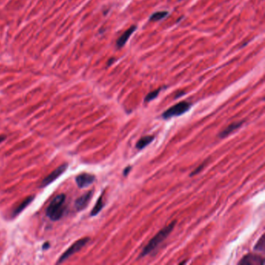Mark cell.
Here are the masks:
<instances>
[{
	"label": "cell",
	"mask_w": 265,
	"mask_h": 265,
	"mask_svg": "<svg viewBox=\"0 0 265 265\" xmlns=\"http://www.w3.org/2000/svg\"><path fill=\"white\" fill-rule=\"evenodd\" d=\"M167 15H168V12H166V11L156 12L151 16L150 20H152V21H158V20H162V19H163L164 17H167Z\"/></svg>",
	"instance_id": "5bb4252c"
},
{
	"label": "cell",
	"mask_w": 265,
	"mask_h": 265,
	"mask_svg": "<svg viewBox=\"0 0 265 265\" xmlns=\"http://www.w3.org/2000/svg\"><path fill=\"white\" fill-rule=\"evenodd\" d=\"M114 60H115V59H111V61H109V62H114ZM108 65H111V63H110V62H108Z\"/></svg>",
	"instance_id": "ffe728a7"
},
{
	"label": "cell",
	"mask_w": 265,
	"mask_h": 265,
	"mask_svg": "<svg viewBox=\"0 0 265 265\" xmlns=\"http://www.w3.org/2000/svg\"><path fill=\"white\" fill-rule=\"evenodd\" d=\"M160 90H161V89H156V90L150 92L149 93L148 95L145 97V102H149V101H151V100H153V99L156 98V97H157V96L159 95Z\"/></svg>",
	"instance_id": "2e32d148"
},
{
	"label": "cell",
	"mask_w": 265,
	"mask_h": 265,
	"mask_svg": "<svg viewBox=\"0 0 265 265\" xmlns=\"http://www.w3.org/2000/svg\"><path fill=\"white\" fill-rule=\"evenodd\" d=\"M264 261L262 257L253 253L246 255L239 262V265H264Z\"/></svg>",
	"instance_id": "8992f818"
},
{
	"label": "cell",
	"mask_w": 265,
	"mask_h": 265,
	"mask_svg": "<svg viewBox=\"0 0 265 265\" xmlns=\"http://www.w3.org/2000/svg\"><path fill=\"white\" fill-rule=\"evenodd\" d=\"M190 108H191V104L188 102L181 101L167 109L162 114V117L164 119H168L176 116H180L189 111Z\"/></svg>",
	"instance_id": "3957f363"
},
{
	"label": "cell",
	"mask_w": 265,
	"mask_h": 265,
	"mask_svg": "<svg viewBox=\"0 0 265 265\" xmlns=\"http://www.w3.org/2000/svg\"><path fill=\"white\" fill-rule=\"evenodd\" d=\"M131 170V166H128V167H127L125 169V170H124V176H127V175L128 174V173H129V172H130V170Z\"/></svg>",
	"instance_id": "ac0fdd59"
},
{
	"label": "cell",
	"mask_w": 265,
	"mask_h": 265,
	"mask_svg": "<svg viewBox=\"0 0 265 265\" xmlns=\"http://www.w3.org/2000/svg\"><path fill=\"white\" fill-rule=\"evenodd\" d=\"M6 137L5 135H0V143H1V142H2L3 141L6 139Z\"/></svg>",
	"instance_id": "d6986e66"
},
{
	"label": "cell",
	"mask_w": 265,
	"mask_h": 265,
	"mask_svg": "<svg viewBox=\"0 0 265 265\" xmlns=\"http://www.w3.org/2000/svg\"><path fill=\"white\" fill-rule=\"evenodd\" d=\"M65 195L59 194L51 200V203L47 208L46 214L52 221L59 220L62 217L65 211Z\"/></svg>",
	"instance_id": "7a4b0ae2"
},
{
	"label": "cell",
	"mask_w": 265,
	"mask_h": 265,
	"mask_svg": "<svg viewBox=\"0 0 265 265\" xmlns=\"http://www.w3.org/2000/svg\"><path fill=\"white\" fill-rule=\"evenodd\" d=\"M205 165V163L201 164V165H200V167H198L197 169H196V170H194V171H193V173H191V174H190V176L192 177V176H194V175H196V174H197V173H198L199 172H200L201 170L202 169L204 168Z\"/></svg>",
	"instance_id": "e0dca14e"
},
{
	"label": "cell",
	"mask_w": 265,
	"mask_h": 265,
	"mask_svg": "<svg viewBox=\"0 0 265 265\" xmlns=\"http://www.w3.org/2000/svg\"><path fill=\"white\" fill-rule=\"evenodd\" d=\"M67 168H68V164L67 163L62 164L60 167L56 168L54 171L51 172L48 176H47L42 180L41 183H40V187H44L48 186L50 183L54 182L56 179L59 178L61 175L65 173V171L67 170Z\"/></svg>",
	"instance_id": "5b68a950"
},
{
	"label": "cell",
	"mask_w": 265,
	"mask_h": 265,
	"mask_svg": "<svg viewBox=\"0 0 265 265\" xmlns=\"http://www.w3.org/2000/svg\"><path fill=\"white\" fill-rule=\"evenodd\" d=\"M176 223V221H173V222H170L168 225H167V226L164 227L163 229H162L153 239H151V240L149 242V244H147V245L144 247L143 250H142V253H141L140 254L141 258H143V257L149 254L155 249L157 248L159 244H162L164 241V239H167V236L170 235V233H171L172 230L174 228Z\"/></svg>",
	"instance_id": "6da1fadb"
},
{
	"label": "cell",
	"mask_w": 265,
	"mask_h": 265,
	"mask_svg": "<svg viewBox=\"0 0 265 265\" xmlns=\"http://www.w3.org/2000/svg\"><path fill=\"white\" fill-rule=\"evenodd\" d=\"M103 194H101V195L100 196V197L98 198V200H97L95 206H94L93 208H92V211H91V213H90L91 216L97 215L98 214V213L100 212V211H101L102 208H103V205H104V203H103Z\"/></svg>",
	"instance_id": "4fadbf2b"
},
{
	"label": "cell",
	"mask_w": 265,
	"mask_h": 265,
	"mask_svg": "<svg viewBox=\"0 0 265 265\" xmlns=\"http://www.w3.org/2000/svg\"><path fill=\"white\" fill-rule=\"evenodd\" d=\"M89 237H84V238H82V239H79V240H77L76 243H74V244H73V245H72L71 247L68 249V250H65V253H64L60 257V258H59V261H58L57 262L58 264H60V263L64 262L65 260L68 259V258H69V257H71L72 255H73L74 253H77L78 251H79V250H80L81 249H82L83 247L84 246H85L86 244L89 242Z\"/></svg>",
	"instance_id": "277c9868"
},
{
	"label": "cell",
	"mask_w": 265,
	"mask_h": 265,
	"mask_svg": "<svg viewBox=\"0 0 265 265\" xmlns=\"http://www.w3.org/2000/svg\"></svg>",
	"instance_id": "44dd1931"
},
{
	"label": "cell",
	"mask_w": 265,
	"mask_h": 265,
	"mask_svg": "<svg viewBox=\"0 0 265 265\" xmlns=\"http://www.w3.org/2000/svg\"><path fill=\"white\" fill-rule=\"evenodd\" d=\"M154 139V136L153 135H146L143 136L142 138H141L139 141L136 143L135 146L138 149H143L144 148L149 145V144L152 143V142Z\"/></svg>",
	"instance_id": "8fae6325"
},
{
	"label": "cell",
	"mask_w": 265,
	"mask_h": 265,
	"mask_svg": "<svg viewBox=\"0 0 265 265\" xmlns=\"http://www.w3.org/2000/svg\"><path fill=\"white\" fill-rule=\"evenodd\" d=\"M95 180V176L90 173H83L76 177V181L80 188L87 187L92 184Z\"/></svg>",
	"instance_id": "52a82bcc"
},
{
	"label": "cell",
	"mask_w": 265,
	"mask_h": 265,
	"mask_svg": "<svg viewBox=\"0 0 265 265\" xmlns=\"http://www.w3.org/2000/svg\"><path fill=\"white\" fill-rule=\"evenodd\" d=\"M264 247H265L264 235H263V236L261 237V239H260L259 240H258V242L257 243L256 245H255L254 249L256 250H258V251L264 252Z\"/></svg>",
	"instance_id": "9a60e30c"
},
{
	"label": "cell",
	"mask_w": 265,
	"mask_h": 265,
	"mask_svg": "<svg viewBox=\"0 0 265 265\" xmlns=\"http://www.w3.org/2000/svg\"><path fill=\"white\" fill-rule=\"evenodd\" d=\"M136 30V26H132L129 28L128 30H127L117 40V46L118 48H121L124 45L126 44V42L128 41V40L129 39V37H131V34L135 32V31Z\"/></svg>",
	"instance_id": "30bf717a"
},
{
	"label": "cell",
	"mask_w": 265,
	"mask_h": 265,
	"mask_svg": "<svg viewBox=\"0 0 265 265\" xmlns=\"http://www.w3.org/2000/svg\"><path fill=\"white\" fill-rule=\"evenodd\" d=\"M92 194H93L92 191H89L88 192L83 194L81 197H79L76 201V205H76V208L78 211H81V210H83L84 208H87L89 201L92 198Z\"/></svg>",
	"instance_id": "ba28073f"
},
{
	"label": "cell",
	"mask_w": 265,
	"mask_h": 265,
	"mask_svg": "<svg viewBox=\"0 0 265 265\" xmlns=\"http://www.w3.org/2000/svg\"><path fill=\"white\" fill-rule=\"evenodd\" d=\"M244 123V121H240L233 122V123H232L231 125H229V126L226 127L223 131H222L220 133H219V138L223 139V138L227 137V136L230 135V134L234 132L235 131L239 129V128L242 126Z\"/></svg>",
	"instance_id": "9c48e42d"
},
{
	"label": "cell",
	"mask_w": 265,
	"mask_h": 265,
	"mask_svg": "<svg viewBox=\"0 0 265 265\" xmlns=\"http://www.w3.org/2000/svg\"><path fill=\"white\" fill-rule=\"evenodd\" d=\"M33 200H34V197H33V196H31V197H26V199H24V200H23V201H22L21 203H20V205H19L18 206L15 208V209H14L13 213H12V215L16 216L18 214H20V212H22V211H23V209H25V208H26V207L30 205V203H31Z\"/></svg>",
	"instance_id": "7c38bea8"
}]
</instances>
